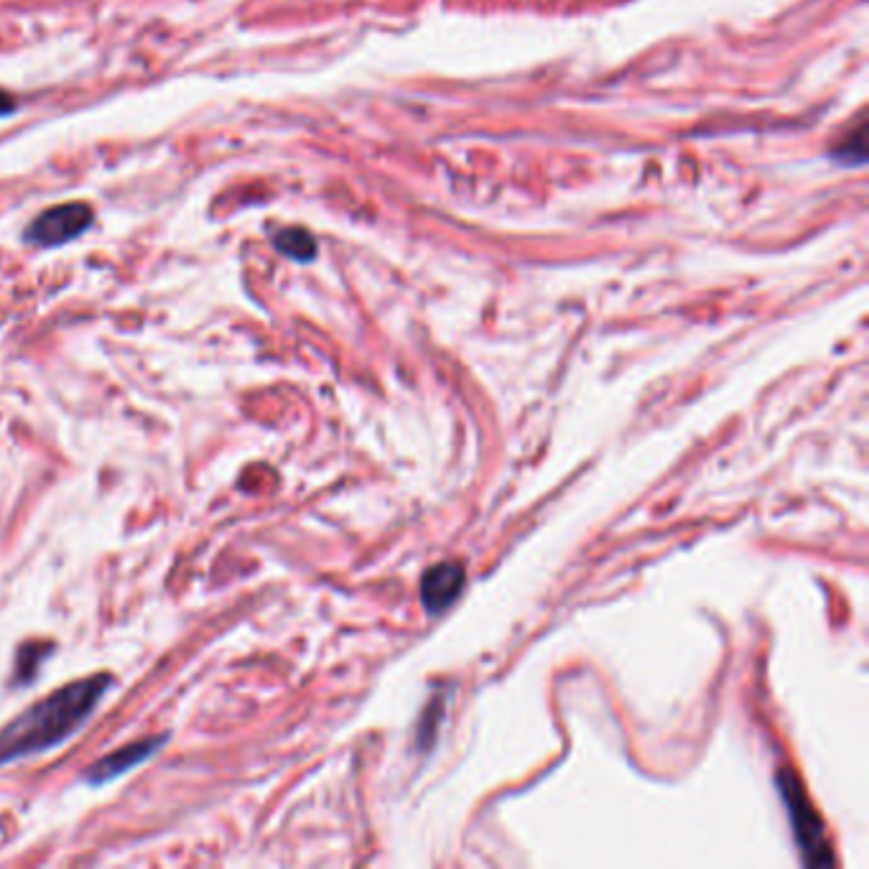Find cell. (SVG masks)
Returning <instances> with one entry per match:
<instances>
[{"instance_id":"1","label":"cell","mask_w":869,"mask_h":869,"mask_svg":"<svg viewBox=\"0 0 869 869\" xmlns=\"http://www.w3.org/2000/svg\"><path fill=\"white\" fill-rule=\"evenodd\" d=\"M113 678L107 673L80 678L54 691L0 730V765L31 757L67 742L92 717Z\"/></svg>"},{"instance_id":"2","label":"cell","mask_w":869,"mask_h":869,"mask_svg":"<svg viewBox=\"0 0 869 869\" xmlns=\"http://www.w3.org/2000/svg\"><path fill=\"white\" fill-rule=\"evenodd\" d=\"M780 793L786 798L790 819H793L798 844H801L805 851V862L811 865L832 862V851L826 847L824 826H821V821L816 819V813H813L811 803L805 801L801 786H798L790 773H780Z\"/></svg>"},{"instance_id":"3","label":"cell","mask_w":869,"mask_h":869,"mask_svg":"<svg viewBox=\"0 0 869 869\" xmlns=\"http://www.w3.org/2000/svg\"><path fill=\"white\" fill-rule=\"evenodd\" d=\"M95 213L84 202H69V205H57L38 215L28 225L26 240L38 248H57L65 242H72L82 232L90 230Z\"/></svg>"},{"instance_id":"4","label":"cell","mask_w":869,"mask_h":869,"mask_svg":"<svg viewBox=\"0 0 869 869\" xmlns=\"http://www.w3.org/2000/svg\"><path fill=\"white\" fill-rule=\"evenodd\" d=\"M167 742L169 734H153V737L130 742L128 747L115 750V753H110L107 757H103V761H98L90 767L84 778H88L90 786H103V782L121 778L123 773H128L140 763H146L148 757H153L163 745H167Z\"/></svg>"},{"instance_id":"5","label":"cell","mask_w":869,"mask_h":869,"mask_svg":"<svg viewBox=\"0 0 869 869\" xmlns=\"http://www.w3.org/2000/svg\"><path fill=\"white\" fill-rule=\"evenodd\" d=\"M461 586H465V569L459 563H438V567H432L424 574V582H421L424 607L432 615L444 613L459 597Z\"/></svg>"},{"instance_id":"6","label":"cell","mask_w":869,"mask_h":869,"mask_svg":"<svg viewBox=\"0 0 869 869\" xmlns=\"http://www.w3.org/2000/svg\"><path fill=\"white\" fill-rule=\"evenodd\" d=\"M271 240L281 255L291 258L296 263H311L317 258L315 235L304 227H286V230L273 232Z\"/></svg>"},{"instance_id":"7","label":"cell","mask_w":869,"mask_h":869,"mask_svg":"<svg viewBox=\"0 0 869 869\" xmlns=\"http://www.w3.org/2000/svg\"><path fill=\"white\" fill-rule=\"evenodd\" d=\"M832 159L844 163V167H862L867 161V128L859 125L855 138L844 140V144L832 151Z\"/></svg>"},{"instance_id":"8","label":"cell","mask_w":869,"mask_h":869,"mask_svg":"<svg viewBox=\"0 0 869 869\" xmlns=\"http://www.w3.org/2000/svg\"><path fill=\"white\" fill-rule=\"evenodd\" d=\"M15 107H19V105H15V100H13L11 92L0 90V117L15 113Z\"/></svg>"}]
</instances>
